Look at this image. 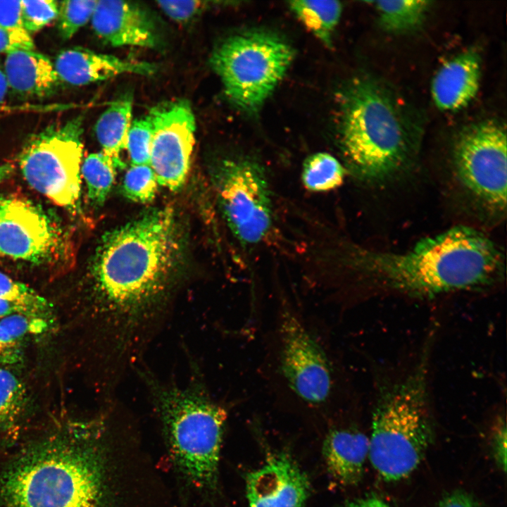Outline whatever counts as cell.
I'll return each instance as SVG.
<instances>
[{
  "label": "cell",
  "instance_id": "29",
  "mask_svg": "<svg viewBox=\"0 0 507 507\" xmlns=\"http://www.w3.org/2000/svg\"><path fill=\"white\" fill-rule=\"evenodd\" d=\"M152 132V123L149 115L132 122L126 143L132 165L150 164Z\"/></svg>",
  "mask_w": 507,
  "mask_h": 507
},
{
  "label": "cell",
  "instance_id": "2",
  "mask_svg": "<svg viewBox=\"0 0 507 507\" xmlns=\"http://www.w3.org/2000/svg\"><path fill=\"white\" fill-rule=\"evenodd\" d=\"M101 423L79 437L51 441L22 456L4 475L3 507H104Z\"/></svg>",
  "mask_w": 507,
  "mask_h": 507
},
{
  "label": "cell",
  "instance_id": "31",
  "mask_svg": "<svg viewBox=\"0 0 507 507\" xmlns=\"http://www.w3.org/2000/svg\"><path fill=\"white\" fill-rule=\"evenodd\" d=\"M58 8L54 0L21 1L25 28L30 34L40 30L58 17Z\"/></svg>",
  "mask_w": 507,
  "mask_h": 507
},
{
  "label": "cell",
  "instance_id": "39",
  "mask_svg": "<svg viewBox=\"0 0 507 507\" xmlns=\"http://www.w3.org/2000/svg\"><path fill=\"white\" fill-rule=\"evenodd\" d=\"M13 165L6 163L0 165V183L8 179L13 173Z\"/></svg>",
  "mask_w": 507,
  "mask_h": 507
},
{
  "label": "cell",
  "instance_id": "17",
  "mask_svg": "<svg viewBox=\"0 0 507 507\" xmlns=\"http://www.w3.org/2000/svg\"><path fill=\"white\" fill-rule=\"evenodd\" d=\"M369 439L349 427L330 430L323 442V452L332 477L344 485L357 484L368 458Z\"/></svg>",
  "mask_w": 507,
  "mask_h": 507
},
{
  "label": "cell",
  "instance_id": "23",
  "mask_svg": "<svg viewBox=\"0 0 507 507\" xmlns=\"http://www.w3.org/2000/svg\"><path fill=\"white\" fill-rule=\"evenodd\" d=\"M113 160L103 152L89 154L81 165L87 189V197L95 206H102L114 182L115 169Z\"/></svg>",
  "mask_w": 507,
  "mask_h": 507
},
{
  "label": "cell",
  "instance_id": "35",
  "mask_svg": "<svg viewBox=\"0 0 507 507\" xmlns=\"http://www.w3.org/2000/svg\"><path fill=\"white\" fill-rule=\"evenodd\" d=\"M25 313L30 315H39L34 313L27 306L15 301L0 298V318L2 319L6 316L16 314ZM41 316V315H39ZM43 317V316H42ZM46 318V317H45Z\"/></svg>",
  "mask_w": 507,
  "mask_h": 507
},
{
  "label": "cell",
  "instance_id": "27",
  "mask_svg": "<svg viewBox=\"0 0 507 507\" xmlns=\"http://www.w3.org/2000/svg\"><path fill=\"white\" fill-rule=\"evenodd\" d=\"M97 1H63L59 4L58 31L64 39H70L92 18Z\"/></svg>",
  "mask_w": 507,
  "mask_h": 507
},
{
  "label": "cell",
  "instance_id": "7",
  "mask_svg": "<svg viewBox=\"0 0 507 507\" xmlns=\"http://www.w3.org/2000/svg\"><path fill=\"white\" fill-rule=\"evenodd\" d=\"M294 58L280 36L254 30L233 35L214 50L211 64L228 99L243 111H258L282 80Z\"/></svg>",
  "mask_w": 507,
  "mask_h": 507
},
{
  "label": "cell",
  "instance_id": "13",
  "mask_svg": "<svg viewBox=\"0 0 507 507\" xmlns=\"http://www.w3.org/2000/svg\"><path fill=\"white\" fill-rule=\"evenodd\" d=\"M246 487L249 507H303L310 489L305 473L284 453L249 472Z\"/></svg>",
  "mask_w": 507,
  "mask_h": 507
},
{
  "label": "cell",
  "instance_id": "4",
  "mask_svg": "<svg viewBox=\"0 0 507 507\" xmlns=\"http://www.w3.org/2000/svg\"><path fill=\"white\" fill-rule=\"evenodd\" d=\"M339 144L353 175L382 184L406 171L415 146L394 104L375 82L356 79L342 95Z\"/></svg>",
  "mask_w": 507,
  "mask_h": 507
},
{
  "label": "cell",
  "instance_id": "11",
  "mask_svg": "<svg viewBox=\"0 0 507 507\" xmlns=\"http://www.w3.org/2000/svg\"><path fill=\"white\" fill-rule=\"evenodd\" d=\"M61 225L32 201L0 195V254L34 264H53L67 256Z\"/></svg>",
  "mask_w": 507,
  "mask_h": 507
},
{
  "label": "cell",
  "instance_id": "15",
  "mask_svg": "<svg viewBox=\"0 0 507 507\" xmlns=\"http://www.w3.org/2000/svg\"><path fill=\"white\" fill-rule=\"evenodd\" d=\"M54 65L59 80L73 86L86 85L123 74L151 75L157 68L149 62L123 60L80 47L61 51Z\"/></svg>",
  "mask_w": 507,
  "mask_h": 507
},
{
  "label": "cell",
  "instance_id": "3",
  "mask_svg": "<svg viewBox=\"0 0 507 507\" xmlns=\"http://www.w3.org/2000/svg\"><path fill=\"white\" fill-rule=\"evenodd\" d=\"M186 383L163 381L140 364L134 371L161 420L170 456L181 475L203 491L213 490L227 418L211 396L196 364Z\"/></svg>",
  "mask_w": 507,
  "mask_h": 507
},
{
  "label": "cell",
  "instance_id": "38",
  "mask_svg": "<svg viewBox=\"0 0 507 507\" xmlns=\"http://www.w3.org/2000/svg\"><path fill=\"white\" fill-rule=\"evenodd\" d=\"M8 84L4 72L0 69V105L4 100Z\"/></svg>",
  "mask_w": 507,
  "mask_h": 507
},
{
  "label": "cell",
  "instance_id": "25",
  "mask_svg": "<svg viewBox=\"0 0 507 507\" xmlns=\"http://www.w3.org/2000/svg\"><path fill=\"white\" fill-rule=\"evenodd\" d=\"M26 402V390L22 382L11 371L0 368V431L17 423Z\"/></svg>",
  "mask_w": 507,
  "mask_h": 507
},
{
  "label": "cell",
  "instance_id": "9",
  "mask_svg": "<svg viewBox=\"0 0 507 507\" xmlns=\"http://www.w3.org/2000/svg\"><path fill=\"white\" fill-rule=\"evenodd\" d=\"M211 176L233 236L244 246L262 242L273 221L270 187L263 165L248 155L227 156L214 164Z\"/></svg>",
  "mask_w": 507,
  "mask_h": 507
},
{
  "label": "cell",
  "instance_id": "6",
  "mask_svg": "<svg viewBox=\"0 0 507 507\" xmlns=\"http://www.w3.org/2000/svg\"><path fill=\"white\" fill-rule=\"evenodd\" d=\"M266 361L269 380L283 400L319 409L337 400L340 373L322 337L300 310L279 303Z\"/></svg>",
  "mask_w": 507,
  "mask_h": 507
},
{
  "label": "cell",
  "instance_id": "30",
  "mask_svg": "<svg viewBox=\"0 0 507 507\" xmlns=\"http://www.w3.org/2000/svg\"><path fill=\"white\" fill-rule=\"evenodd\" d=\"M0 26L20 49H34L32 38L23 24L21 1H0Z\"/></svg>",
  "mask_w": 507,
  "mask_h": 507
},
{
  "label": "cell",
  "instance_id": "37",
  "mask_svg": "<svg viewBox=\"0 0 507 507\" xmlns=\"http://www.w3.org/2000/svg\"><path fill=\"white\" fill-rule=\"evenodd\" d=\"M356 507H390L381 499L376 497H370L354 501Z\"/></svg>",
  "mask_w": 507,
  "mask_h": 507
},
{
  "label": "cell",
  "instance_id": "28",
  "mask_svg": "<svg viewBox=\"0 0 507 507\" xmlns=\"http://www.w3.org/2000/svg\"><path fill=\"white\" fill-rule=\"evenodd\" d=\"M0 298L21 303L36 314L46 317L51 311L48 301L27 285L0 272Z\"/></svg>",
  "mask_w": 507,
  "mask_h": 507
},
{
  "label": "cell",
  "instance_id": "22",
  "mask_svg": "<svg viewBox=\"0 0 507 507\" xmlns=\"http://www.w3.org/2000/svg\"><path fill=\"white\" fill-rule=\"evenodd\" d=\"M346 174V170L334 156L326 152H318L305 159L301 180L308 191L329 192L343 184Z\"/></svg>",
  "mask_w": 507,
  "mask_h": 507
},
{
  "label": "cell",
  "instance_id": "20",
  "mask_svg": "<svg viewBox=\"0 0 507 507\" xmlns=\"http://www.w3.org/2000/svg\"><path fill=\"white\" fill-rule=\"evenodd\" d=\"M289 8L299 20L324 44L332 45L342 5L337 1H292Z\"/></svg>",
  "mask_w": 507,
  "mask_h": 507
},
{
  "label": "cell",
  "instance_id": "16",
  "mask_svg": "<svg viewBox=\"0 0 507 507\" xmlns=\"http://www.w3.org/2000/svg\"><path fill=\"white\" fill-rule=\"evenodd\" d=\"M480 75V56L473 49L446 62L436 73L431 85L436 106L446 111L465 107L478 92Z\"/></svg>",
  "mask_w": 507,
  "mask_h": 507
},
{
  "label": "cell",
  "instance_id": "12",
  "mask_svg": "<svg viewBox=\"0 0 507 507\" xmlns=\"http://www.w3.org/2000/svg\"><path fill=\"white\" fill-rule=\"evenodd\" d=\"M150 166L157 182L171 191L178 190L187 177L196 130L189 103L179 100L153 107Z\"/></svg>",
  "mask_w": 507,
  "mask_h": 507
},
{
  "label": "cell",
  "instance_id": "1",
  "mask_svg": "<svg viewBox=\"0 0 507 507\" xmlns=\"http://www.w3.org/2000/svg\"><path fill=\"white\" fill-rule=\"evenodd\" d=\"M350 259L361 282L415 297L486 287L505 270L501 249L464 225L422 239L405 252L356 248Z\"/></svg>",
  "mask_w": 507,
  "mask_h": 507
},
{
  "label": "cell",
  "instance_id": "14",
  "mask_svg": "<svg viewBox=\"0 0 507 507\" xmlns=\"http://www.w3.org/2000/svg\"><path fill=\"white\" fill-rule=\"evenodd\" d=\"M91 20L96 35L113 46L154 48L158 44L152 18L135 3L97 1Z\"/></svg>",
  "mask_w": 507,
  "mask_h": 507
},
{
  "label": "cell",
  "instance_id": "24",
  "mask_svg": "<svg viewBox=\"0 0 507 507\" xmlns=\"http://www.w3.org/2000/svg\"><path fill=\"white\" fill-rule=\"evenodd\" d=\"M49 327L46 318L16 313L0 320V357L11 360L18 342L30 334L44 332Z\"/></svg>",
  "mask_w": 507,
  "mask_h": 507
},
{
  "label": "cell",
  "instance_id": "21",
  "mask_svg": "<svg viewBox=\"0 0 507 507\" xmlns=\"http://www.w3.org/2000/svg\"><path fill=\"white\" fill-rule=\"evenodd\" d=\"M375 4L381 27L389 32L401 33L416 30L422 25L431 1H377Z\"/></svg>",
  "mask_w": 507,
  "mask_h": 507
},
{
  "label": "cell",
  "instance_id": "33",
  "mask_svg": "<svg viewBox=\"0 0 507 507\" xmlns=\"http://www.w3.org/2000/svg\"><path fill=\"white\" fill-rule=\"evenodd\" d=\"M493 452L499 467L506 471V428L500 420L494 428L492 436Z\"/></svg>",
  "mask_w": 507,
  "mask_h": 507
},
{
  "label": "cell",
  "instance_id": "34",
  "mask_svg": "<svg viewBox=\"0 0 507 507\" xmlns=\"http://www.w3.org/2000/svg\"><path fill=\"white\" fill-rule=\"evenodd\" d=\"M437 507H475L472 499L465 492L455 491L443 497Z\"/></svg>",
  "mask_w": 507,
  "mask_h": 507
},
{
  "label": "cell",
  "instance_id": "32",
  "mask_svg": "<svg viewBox=\"0 0 507 507\" xmlns=\"http://www.w3.org/2000/svg\"><path fill=\"white\" fill-rule=\"evenodd\" d=\"M163 12L173 20L185 23L192 20L209 7L210 1H158L156 2Z\"/></svg>",
  "mask_w": 507,
  "mask_h": 507
},
{
  "label": "cell",
  "instance_id": "19",
  "mask_svg": "<svg viewBox=\"0 0 507 507\" xmlns=\"http://www.w3.org/2000/svg\"><path fill=\"white\" fill-rule=\"evenodd\" d=\"M132 114V96L126 94L111 102L95 125L96 137L102 152L113 160L117 168L124 166L120 153L126 149Z\"/></svg>",
  "mask_w": 507,
  "mask_h": 507
},
{
  "label": "cell",
  "instance_id": "10",
  "mask_svg": "<svg viewBox=\"0 0 507 507\" xmlns=\"http://www.w3.org/2000/svg\"><path fill=\"white\" fill-rule=\"evenodd\" d=\"M453 166L462 185L496 212L505 211L507 197V140L505 128L493 120L462 130L453 151Z\"/></svg>",
  "mask_w": 507,
  "mask_h": 507
},
{
  "label": "cell",
  "instance_id": "5",
  "mask_svg": "<svg viewBox=\"0 0 507 507\" xmlns=\"http://www.w3.org/2000/svg\"><path fill=\"white\" fill-rule=\"evenodd\" d=\"M427 350L408 372L382 384L376 394L368 458L387 482L410 475L433 439Z\"/></svg>",
  "mask_w": 507,
  "mask_h": 507
},
{
  "label": "cell",
  "instance_id": "40",
  "mask_svg": "<svg viewBox=\"0 0 507 507\" xmlns=\"http://www.w3.org/2000/svg\"><path fill=\"white\" fill-rule=\"evenodd\" d=\"M345 507H356V506H355L354 502H351V503H349L347 506H346Z\"/></svg>",
  "mask_w": 507,
  "mask_h": 507
},
{
  "label": "cell",
  "instance_id": "18",
  "mask_svg": "<svg viewBox=\"0 0 507 507\" xmlns=\"http://www.w3.org/2000/svg\"><path fill=\"white\" fill-rule=\"evenodd\" d=\"M4 70L8 86L24 96H46L60 81L54 63L34 49H17L6 54Z\"/></svg>",
  "mask_w": 507,
  "mask_h": 507
},
{
  "label": "cell",
  "instance_id": "8",
  "mask_svg": "<svg viewBox=\"0 0 507 507\" xmlns=\"http://www.w3.org/2000/svg\"><path fill=\"white\" fill-rule=\"evenodd\" d=\"M83 118L52 125L35 134L19 156L27 183L56 205L75 214L81 210Z\"/></svg>",
  "mask_w": 507,
  "mask_h": 507
},
{
  "label": "cell",
  "instance_id": "26",
  "mask_svg": "<svg viewBox=\"0 0 507 507\" xmlns=\"http://www.w3.org/2000/svg\"><path fill=\"white\" fill-rule=\"evenodd\" d=\"M122 188L124 196L131 201H151L157 192L158 182L150 165H132L125 175Z\"/></svg>",
  "mask_w": 507,
  "mask_h": 507
},
{
  "label": "cell",
  "instance_id": "36",
  "mask_svg": "<svg viewBox=\"0 0 507 507\" xmlns=\"http://www.w3.org/2000/svg\"><path fill=\"white\" fill-rule=\"evenodd\" d=\"M20 49L13 41L9 34L0 26V53H6Z\"/></svg>",
  "mask_w": 507,
  "mask_h": 507
}]
</instances>
